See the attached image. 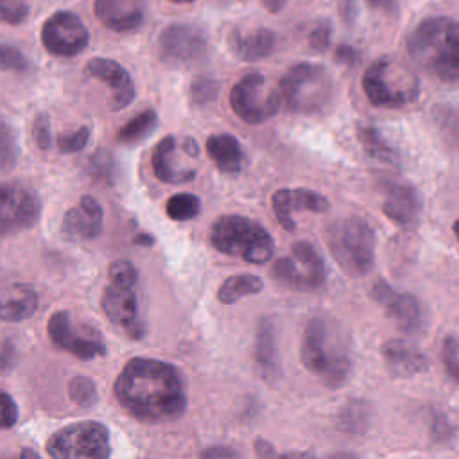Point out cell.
<instances>
[{"instance_id": "18", "label": "cell", "mask_w": 459, "mask_h": 459, "mask_svg": "<svg viewBox=\"0 0 459 459\" xmlns=\"http://www.w3.org/2000/svg\"><path fill=\"white\" fill-rule=\"evenodd\" d=\"M271 204L278 222L287 231H292L296 228V221L292 215L294 212L308 210V212L321 213L330 208L328 199L325 195L308 188H280L273 194Z\"/></svg>"}, {"instance_id": "44", "label": "cell", "mask_w": 459, "mask_h": 459, "mask_svg": "<svg viewBox=\"0 0 459 459\" xmlns=\"http://www.w3.org/2000/svg\"><path fill=\"white\" fill-rule=\"evenodd\" d=\"M36 142L41 149H48L50 147V127L47 122V117H39V120L36 122Z\"/></svg>"}, {"instance_id": "52", "label": "cell", "mask_w": 459, "mask_h": 459, "mask_svg": "<svg viewBox=\"0 0 459 459\" xmlns=\"http://www.w3.org/2000/svg\"><path fill=\"white\" fill-rule=\"evenodd\" d=\"M454 233H455V237H457V240H459V221L454 222Z\"/></svg>"}, {"instance_id": "15", "label": "cell", "mask_w": 459, "mask_h": 459, "mask_svg": "<svg viewBox=\"0 0 459 459\" xmlns=\"http://www.w3.org/2000/svg\"><path fill=\"white\" fill-rule=\"evenodd\" d=\"M39 212L41 204L32 190L20 185L0 186V237L34 226Z\"/></svg>"}, {"instance_id": "14", "label": "cell", "mask_w": 459, "mask_h": 459, "mask_svg": "<svg viewBox=\"0 0 459 459\" xmlns=\"http://www.w3.org/2000/svg\"><path fill=\"white\" fill-rule=\"evenodd\" d=\"M47 328H48L50 341L57 348L79 357L81 360H91L106 353L102 337L91 328L75 325L70 319L68 312L52 314Z\"/></svg>"}, {"instance_id": "48", "label": "cell", "mask_w": 459, "mask_h": 459, "mask_svg": "<svg viewBox=\"0 0 459 459\" xmlns=\"http://www.w3.org/2000/svg\"><path fill=\"white\" fill-rule=\"evenodd\" d=\"M371 7H377V9H384L387 13H393L394 11V0H366Z\"/></svg>"}, {"instance_id": "22", "label": "cell", "mask_w": 459, "mask_h": 459, "mask_svg": "<svg viewBox=\"0 0 459 459\" xmlns=\"http://www.w3.org/2000/svg\"><path fill=\"white\" fill-rule=\"evenodd\" d=\"M102 208L91 197L84 195L77 206L66 212L63 219V233L74 240L95 238L102 230Z\"/></svg>"}, {"instance_id": "4", "label": "cell", "mask_w": 459, "mask_h": 459, "mask_svg": "<svg viewBox=\"0 0 459 459\" xmlns=\"http://www.w3.org/2000/svg\"><path fill=\"white\" fill-rule=\"evenodd\" d=\"M325 242L344 274L357 278L373 269L377 237L366 219L348 215L330 221L325 226Z\"/></svg>"}, {"instance_id": "1", "label": "cell", "mask_w": 459, "mask_h": 459, "mask_svg": "<svg viewBox=\"0 0 459 459\" xmlns=\"http://www.w3.org/2000/svg\"><path fill=\"white\" fill-rule=\"evenodd\" d=\"M115 394L127 412L149 423L176 420L186 409L181 373L156 359L129 360L115 382Z\"/></svg>"}, {"instance_id": "5", "label": "cell", "mask_w": 459, "mask_h": 459, "mask_svg": "<svg viewBox=\"0 0 459 459\" xmlns=\"http://www.w3.org/2000/svg\"><path fill=\"white\" fill-rule=\"evenodd\" d=\"M362 90L368 100L378 108H402L420 97V77L393 56L375 59L362 75Z\"/></svg>"}, {"instance_id": "27", "label": "cell", "mask_w": 459, "mask_h": 459, "mask_svg": "<svg viewBox=\"0 0 459 459\" xmlns=\"http://www.w3.org/2000/svg\"><path fill=\"white\" fill-rule=\"evenodd\" d=\"M206 151L221 172L237 174L242 169V149L235 136L228 133L212 134L206 140Z\"/></svg>"}, {"instance_id": "23", "label": "cell", "mask_w": 459, "mask_h": 459, "mask_svg": "<svg viewBox=\"0 0 459 459\" xmlns=\"http://www.w3.org/2000/svg\"><path fill=\"white\" fill-rule=\"evenodd\" d=\"M421 195L409 183H391L385 190L382 212L396 224L409 226L418 221L421 213Z\"/></svg>"}, {"instance_id": "31", "label": "cell", "mask_w": 459, "mask_h": 459, "mask_svg": "<svg viewBox=\"0 0 459 459\" xmlns=\"http://www.w3.org/2000/svg\"><path fill=\"white\" fill-rule=\"evenodd\" d=\"M158 126V115L154 109H145L142 113H138L136 117H133L129 122H126L122 126V129L118 131V142L120 143H138L143 138H147Z\"/></svg>"}, {"instance_id": "36", "label": "cell", "mask_w": 459, "mask_h": 459, "mask_svg": "<svg viewBox=\"0 0 459 459\" xmlns=\"http://www.w3.org/2000/svg\"><path fill=\"white\" fill-rule=\"evenodd\" d=\"M70 396L82 407H90L97 400L95 384L86 377H75L70 382Z\"/></svg>"}, {"instance_id": "3", "label": "cell", "mask_w": 459, "mask_h": 459, "mask_svg": "<svg viewBox=\"0 0 459 459\" xmlns=\"http://www.w3.org/2000/svg\"><path fill=\"white\" fill-rule=\"evenodd\" d=\"M299 357L303 366L328 387H339L351 369L348 335L328 316H316L307 323Z\"/></svg>"}, {"instance_id": "8", "label": "cell", "mask_w": 459, "mask_h": 459, "mask_svg": "<svg viewBox=\"0 0 459 459\" xmlns=\"http://www.w3.org/2000/svg\"><path fill=\"white\" fill-rule=\"evenodd\" d=\"M230 104L246 124H264L278 113L281 97L278 88L269 86L264 74L251 72L235 82L230 91Z\"/></svg>"}, {"instance_id": "50", "label": "cell", "mask_w": 459, "mask_h": 459, "mask_svg": "<svg viewBox=\"0 0 459 459\" xmlns=\"http://www.w3.org/2000/svg\"><path fill=\"white\" fill-rule=\"evenodd\" d=\"M134 242H143L145 246H151V244H152V237H149V235H140V237L134 238Z\"/></svg>"}, {"instance_id": "39", "label": "cell", "mask_w": 459, "mask_h": 459, "mask_svg": "<svg viewBox=\"0 0 459 459\" xmlns=\"http://www.w3.org/2000/svg\"><path fill=\"white\" fill-rule=\"evenodd\" d=\"M219 91V82L212 77H197L192 82L190 93H192V100L195 104H208L217 97Z\"/></svg>"}, {"instance_id": "43", "label": "cell", "mask_w": 459, "mask_h": 459, "mask_svg": "<svg viewBox=\"0 0 459 459\" xmlns=\"http://www.w3.org/2000/svg\"><path fill=\"white\" fill-rule=\"evenodd\" d=\"M18 420V407L14 403V400L0 391V429H9L16 423Z\"/></svg>"}, {"instance_id": "30", "label": "cell", "mask_w": 459, "mask_h": 459, "mask_svg": "<svg viewBox=\"0 0 459 459\" xmlns=\"http://www.w3.org/2000/svg\"><path fill=\"white\" fill-rule=\"evenodd\" d=\"M339 427L351 434H362L371 421V407L366 400H350L339 412Z\"/></svg>"}, {"instance_id": "19", "label": "cell", "mask_w": 459, "mask_h": 459, "mask_svg": "<svg viewBox=\"0 0 459 459\" xmlns=\"http://www.w3.org/2000/svg\"><path fill=\"white\" fill-rule=\"evenodd\" d=\"M97 20L115 32L138 29L147 14V0H93Z\"/></svg>"}, {"instance_id": "2", "label": "cell", "mask_w": 459, "mask_h": 459, "mask_svg": "<svg viewBox=\"0 0 459 459\" xmlns=\"http://www.w3.org/2000/svg\"><path fill=\"white\" fill-rule=\"evenodd\" d=\"M407 52L441 82H459V20L450 16L423 18L405 39Z\"/></svg>"}, {"instance_id": "42", "label": "cell", "mask_w": 459, "mask_h": 459, "mask_svg": "<svg viewBox=\"0 0 459 459\" xmlns=\"http://www.w3.org/2000/svg\"><path fill=\"white\" fill-rule=\"evenodd\" d=\"M330 39H332V25L328 20H323L319 22L308 34V45L321 52V50H326L328 45H330Z\"/></svg>"}, {"instance_id": "16", "label": "cell", "mask_w": 459, "mask_h": 459, "mask_svg": "<svg viewBox=\"0 0 459 459\" xmlns=\"http://www.w3.org/2000/svg\"><path fill=\"white\" fill-rule=\"evenodd\" d=\"M102 308L109 321L120 326L129 337H143L145 325L138 316L134 285H118L109 281L102 294Z\"/></svg>"}, {"instance_id": "40", "label": "cell", "mask_w": 459, "mask_h": 459, "mask_svg": "<svg viewBox=\"0 0 459 459\" xmlns=\"http://www.w3.org/2000/svg\"><path fill=\"white\" fill-rule=\"evenodd\" d=\"M109 281L118 285H136L138 274L131 262L127 260H117L109 265Z\"/></svg>"}, {"instance_id": "41", "label": "cell", "mask_w": 459, "mask_h": 459, "mask_svg": "<svg viewBox=\"0 0 459 459\" xmlns=\"http://www.w3.org/2000/svg\"><path fill=\"white\" fill-rule=\"evenodd\" d=\"M88 138H90V129L88 127H79L74 133L57 134L56 143L63 152H77L86 145Z\"/></svg>"}, {"instance_id": "45", "label": "cell", "mask_w": 459, "mask_h": 459, "mask_svg": "<svg viewBox=\"0 0 459 459\" xmlns=\"http://www.w3.org/2000/svg\"><path fill=\"white\" fill-rule=\"evenodd\" d=\"M203 457H208V459H221V457H238L240 454L230 446H212V448H206L201 452Z\"/></svg>"}, {"instance_id": "29", "label": "cell", "mask_w": 459, "mask_h": 459, "mask_svg": "<svg viewBox=\"0 0 459 459\" xmlns=\"http://www.w3.org/2000/svg\"><path fill=\"white\" fill-rule=\"evenodd\" d=\"M359 142L364 149V152L375 160H380L384 163H396L398 154L394 147L382 136V133L373 126H360L357 131Z\"/></svg>"}, {"instance_id": "10", "label": "cell", "mask_w": 459, "mask_h": 459, "mask_svg": "<svg viewBox=\"0 0 459 459\" xmlns=\"http://www.w3.org/2000/svg\"><path fill=\"white\" fill-rule=\"evenodd\" d=\"M271 274L281 285L298 290H316L326 278L323 258L307 240L294 242L289 255L276 258Z\"/></svg>"}, {"instance_id": "28", "label": "cell", "mask_w": 459, "mask_h": 459, "mask_svg": "<svg viewBox=\"0 0 459 459\" xmlns=\"http://www.w3.org/2000/svg\"><path fill=\"white\" fill-rule=\"evenodd\" d=\"M264 281L255 274H233L222 281L217 298L224 305H231L244 296H255L262 292Z\"/></svg>"}, {"instance_id": "34", "label": "cell", "mask_w": 459, "mask_h": 459, "mask_svg": "<svg viewBox=\"0 0 459 459\" xmlns=\"http://www.w3.org/2000/svg\"><path fill=\"white\" fill-rule=\"evenodd\" d=\"M18 160V143L13 129L0 120V172L14 167Z\"/></svg>"}, {"instance_id": "47", "label": "cell", "mask_w": 459, "mask_h": 459, "mask_svg": "<svg viewBox=\"0 0 459 459\" xmlns=\"http://www.w3.org/2000/svg\"><path fill=\"white\" fill-rule=\"evenodd\" d=\"M255 450L258 455L262 457H269V455H274V448L271 443L264 441V439H256V445H255Z\"/></svg>"}, {"instance_id": "46", "label": "cell", "mask_w": 459, "mask_h": 459, "mask_svg": "<svg viewBox=\"0 0 459 459\" xmlns=\"http://www.w3.org/2000/svg\"><path fill=\"white\" fill-rule=\"evenodd\" d=\"M335 57L341 59V61H344V63H355V61H357V52H355V48L342 45V47L337 48Z\"/></svg>"}, {"instance_id": "24", "label": "cell", "mask_w": 459, "mask_h": 459, "mask_svg": "<svg viewBox=\"0 0 459 459\" xmlns=\"http://www.w3.org/2000/svg\"><path fill=\"white\" fill-rule=\"evenodd\" d=\"M230 50L242 61H258L267 57L276 47V34L265 27L249 30L233 29L228 38Z\"/></svg>"}, {"instance_id": "20", "label": "cell", "mask_w": 459, "mask_h": 459, "mask_svg": "<svg viewBox=\"0 0 459 459\" xmlns=\"http://www.w3.org/2000/svg\"><path fill=\"white\" fill-rule=\"evenodd\" d=\"M86 72L91 77L108 84V88L111 90V108L113 109H122V108L129 106L131 100L134 99L133 79H131L129 72L117 61L106 59V57H93L88 61Z\"/></svg>"}, {"instance_id": "35", "label": "cell", "mask_w": 459, "mask_h": 459, "mask_svg": "<svg viewBox=\"0 0 459 459\" xmlns=\"http://www.w3.org/2000/svg\"><path fill=\"white\" fill-rule=\"evenodd\" d=\"M441 357L446 373L459 384V333H452L443 341Z\"/></svg>"}, {"instance_id": "38", "label": "cell", "mask_w": 459, "mask_h": 459, "mask_svg": "<svg viewBox=\"0 0 459 459\" xmlns=\"http://www.w3.org/2000/svg\"><path fill=\"white\" fill-rule=\"evenodd\" d=\"M27 68H29V61L16 47L0 43V70L25 72Z\"/></svg>"}, {"instance_id": "32", "label": "cell", "mask_w": 459, "mask_h": 459, "mask_svg": "<svg viewBox=\"0 0 459 459\" xmlns=\"http://www.w3.org/2000/svg\"><path fill=\"white\" fill-rule=\"evenodd\" d=\"M432 118L445 142L452 147L459 145V111L452 106L439 104L432 108Z\"/></svg>"}, {"instance_id": "17", "label": "cell", "mask_w": 459, "mask_h": 459, "mask_svg": "<svg viewBox=\"0 0 459 459\" xmlns=\"http://www.w3.org/2000/svg\"><path fill=\"white\" fill-rule=\"evenodd\" d=\"M371 296L384 307L387 316L396 321L403 332H418L423 325L421 307L412 294L398 292L385 281H377L371 289Z\"/></svg>"}, {"instance_id": "37", "label": "cell", "mask_w": 459, "mask_h": 459, "mask_svg": "<svg viewBox=\"0 0 459 459\" xmlns=\"http://www.w3.org/2000/svg\"><path fill=\"white\" fill-rule=\"evenodd\" d=\"M29 16L27 0H0V20L11 25H20Z\"/></svg>"}, {"instance_id": "6", "label": "cell", "mask_w": 459, "mask_h": 459, "mask_svg": "<svg viewBox=\"0 0 459 459\" xmlns=\"http://www.w3.org/2000/svg\"><path fill=\"white\" fill-rule=\"evenodd\" d=\"M278 91L290 111L317 115L332 106L335 84L325 66L316 63H298L281 77Z\"/></svg>"}, {"instance_id": "11", "label": "cell", "mask_w": 459, "mask_h": 459, "mask_svg": "<svg viewBox=\"0 0 459 459\" xmlns=\"http://www.w3.org/2000/svg\"><path fill=\"white\" fill-rule=\"evenodd\" d=\"M199 158V147L188 136H165L152 151L151 165L154 176L163 183H188L195 178L194 161Z\"/></svg>"}, {"instance_id": "25", "label": "cell", "mask_w": 459, "mask_h": 459, "mask_svg": "<svg viewBox=\"0 0 459 459\" xmlns=\"http://www.w3.org/2000/svg\"><path fill=\"white\" fill-rule=\"evenodd\" d=\"M382 357L387 369L396 377H411L427 369L429 359L423 351H420L414 344L391 339L382 344Z\"/></svg>"}, {"instance_id": "51", "label": "cell", "mask_w": 459, "mask_h": 459, "mask_svg": "<svg viewBox=\"0 0 459 459\" xmlns=\"http://www.w3.org/2000/svg\"><path fill=\"white\" fill-rule=\"evenodd\" d=\"M169 2H172V4H192L195 0H169Z\"/></svg>"}, {"instance_id": "33", "label": "cell", "mask_w": 459, "mask_h": 459, "mask_svg": "<svg viewBox=\"0 0 459 459\" xmlns=\"http://www.w3.org/2000/svg\"><path fill=\"white\" fill-rule=\"evenodd\" d=\"M167 215L172 221H190L194 219L201 210V201L194 194H176L167 201Z\"/></svg>"}, {"instance_id": "12", "label": "cell", "mask_w": 459, "mask_h": 459, "mask_svg": "<svg viewBox=\"0 0 459 459\" xmlns=\"http://www.w3.org/2000/svg\"><path fill=\"white\" fill-rule=\"evenodd\" d=\"M208 50L206 32L194 23H170L158 38V52L165 65L185 68L199 63Z\"/></svg>"}, {"instance_id": "21", "label": "cell", "mask_w": 459, "mask_h": 459, "mask_svg": "<svg viewBox=\"0 0 459 459\" xmlns=\"http://www.w3.org/2000/svg\"><path fill=\"white\" fill-rule=\"evenodd\" d=\"M38 308L36 290L22 281L0 276V319L23 321L29 319Z\"/></svg>"}, {"instance_id": "26", "label": "cell", "mask_w": 459, "mask_h": 459, "mask_svg": "<svg viewBox=\"0 0 459 459\" xmlns=\"http://www.w3.org/2000/svg\"><path fill=\"white\" fill-rule=\"evenodd\" d=\"M255 364L264 380L273 382L280 375L278 362V348H276V333L274 325L269 317H262L256 326L255 335Z\"/></svg>"}, {"instance_id": "7", "label": "cell", "mask_w": 459, "mask_h": 459, "mask_svg": "<svg viewBox=\"0 0 459 459\" xmlns=\"http://www.w3.org/2000/svg\"><path fill=\"white\" fill-rule=\"evenodd\" d=\"M210 244L224 255L238 256L251 264H265L274 253L269 231L244 215H222L210 230Z\"/></svg>"}, {"instance_id": "49", "label": "cell", "mask_w": 459, "mask_h": 459, "mask_svg": "<svg viewBox=\"0 0 459 459\" xmlns=\"http://www.w3.org/2000/svg\"><path fill=\"white\" fill-rule=\"evenodd\" d=\"M285 2H287V0H262V4L265 5V9H267L269 13H280V11L283 9Z\"/></svg>"}, {"instance_id": "9", "label": "cell", "mask_w": 459, "mask_h": 459, "mask_svg": "<svg viewBox=\"0 0 459 459\" xmlns=\"http://www.w3.org/2000/svg\"><path fill=\"white\" fill-rule=\"evenodd\" d=\"M109 452V432L99 421L72 423L52 434L47 441V454L57 459H102Z\"/></svg>"}, {"instance_id": "13", "label": "cell", "mask_w": 459, "mask_h": 459, "mask_svg": "<svg viewBox=\"0 0 459 459\" xmlns=\"http://www.w3.org/2000/svg\"><path fill=\"white\" fill-rule=\"evenodd\" d=\"M41 43L50 54L70 57L88 47L90 32L75 13L57 11L43 23Z\"/></svg>"}]
</instances>
